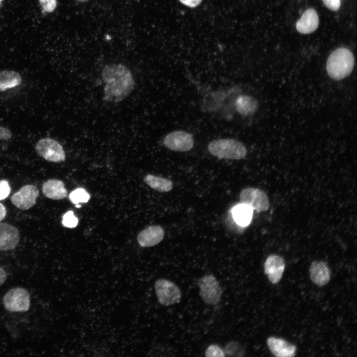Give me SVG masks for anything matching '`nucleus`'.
<instances>
[{
  "label": "nucleus",
  "instance_id": "obj_1",
  "mask_svg": "<svg viewBox=\"0 0 357 357\" xmlns=\"http://www.w3.org/2000/svg\"><path fill=\"white\" fill-rule=\"evenodd\" d=\"M105 83L104 100L119 102L127 97L134 89L135 82L129 69L121 64L106 65L102 72Z\"/></svg>",
  "mask_w": 357,
  "mask_h": 357
},
{
  "label": "nucleus",
  "instance_id": "obj_2",
  "mask_svg": "<svg viewBox=\"0 0 357 357\" xmlns=\"http://www.w3.org/2000/svg\"><path fill=\"white\" fill-rule=\"evenodd\" d=\"M354 63V57L350 51L338 48L328 57L326 64L328 74L333 79H342L352 72Z\"/></svg>",
  "mask_w": 357,
  "mask_h": 357
},
{
  "label": "nucleus",
  "instance_id": "obj_3",
  "mask_svg": "<svg viewBox=\"0 0 357 357\" xmlns=\"http://www.w3.org/2000/svg\"><path fill=\"white\" fill-rule=\"evenodd\" d=\"M209 152L221 159L240 160L247 154V150L241 142L226 138L213 140L208 145Z\"/></svg>",
  "mask_w": 357,
  "mask_h": 357
},
{
  "label": "nucleus",
  "instance_id": "obj_4",
  "mask_svg": "<svg viewBox=\"0 0 357 357\" xmlns=\"http://www.w3.org/2000/svg\"><path fill=\"white\" fill-rule=\"evenodd\" d=\"M5 309L10 312H26L30 306L29 292L21 287H15L8 291L2 299Z\"/></svg>",
  "mask_w": 357,
  "mask_h": 357
},
{
  "label": "nucleus",
  "instance_id": "obj_5",
  "mask_svg": "<svg viewBox=\"0 0 357 357\" xmlns=\"http://www.w3.org/2000/svg\"><path fill=\"white\" fill-rule=\"evenodd\" d=\"M35 148L37 153L47 161L59 163L65 161V154L62 146L54 139L42 138L38 141Z\"/></svg>",
  "mask_w": 357,
  "mask_h": 357
},
{
  "label": "nucleus",
  "instance_id": "obj_6",
  "mask_svg": "<svg viewBox=\"0 0 357 357\" xmlns=\"http://www.w3.org/2000/svg\"><path fill=\"white\" fill-rule=\"evenodd\" d=\"M154 287L158 299L161 304L169 306L179 302L181 293L174 283L159 279L156 281Z\"/></svg>",
  "mask_w": 357,
  "mask_h": 357
},
{
  "label": "nucleus",
  "instance_id": "obj_7",
  "mask_svg": "<svg viewBox=\"0 0 357 357\" xmlns=\"http://www.w3.org/2000/svg\"><path fill=\"white\" fill-rule=\"evenodd\" d=\"M200 295L207 304H217L222 294V288L216 278L212 274L206 275L199 279Z\"/></svg>",
  "mask_w": 357,
  "mask_h": 357
},
{
  "label": "nucleus",
  "instance_id": "obj_8",
  "mask_svg": "<svg viewBox=\"0 0 357 357\" xmlns=\"http://www.w3.org/2000/svg\"><path fill=\"white\" fill-rule=\"evenodd\" d=\"M242 203L251 207L258 212L267 211L269 207V201L266 193L262 190L252 187L243 189L239 194Z\"/></svg>",
  "mask_w": 357,
  "mask_h": 357
},
{
  "label": "nucleus",
  "instance_id": "obj_9",
  "mask_svg": "<svg viewBox=\"0 0 357 357\" xmlns=\"http://www.w3.org/2000/svg\"><path fill=\"white\" fill-rule=\"evenodd\" d=\"M164 145L170 150L184 152L190 150L194 145L192 135L184 131H176L167 134L163 141Z\"/></svg>",
  "mask_w": 357,
  "mask_h": 357
},
{
  "label": "nucleus",
  "instance_id": "obj_10",
  "mask_svg": "<svg viewBox=\"0 0 357 357\" xmlns=\"http://www.w3.org/2000/svg\"><path fill=\"white\" fill-rule=\"evenodd\" d=\"M39 196L37 187L32 184H27L22 187L18 191L14 193L10 200L13 205L17 208L26 210L31 208L36 203Z\"/></svg>",
  "mask_w": 357,
  "mask_h": 357
},
{
  "label": "nucleus",
  "instance_id": "obj_11",
  "mask_svg": "<svg viewBox=\"0 0 357 357\" xmlns=\"http://www.w3.org/2000/svg\"><path fill=\"white\" fill-rule=\"evenodd\" d=\"M20 240L19 233L14 226L0 222V250H7L14 248Z\"/></svg>",
  "mask_w": 357,
  "mask_h": 357
},
{
  "label": "nucleus",
  "instance_id": "obj_12",
  "mask_svg": "<svg viewBox=\"0 0 357 357\" xmlns=\"http://www.w3.org/2000/svg\"><path fill=\"white\" fill-rule=\"evenodd\" d=\"M285 266L284 260L281 256L272 254L267 257L264 263V272L272 284H276L281 280Z\"/></svg>",
  "mask_w": 357,
  "mask_h": 357
},
{
  "label": "nucleus",
  "instance_id": "obj_13",
  "mask_svg": "<svg viewBox=\"0 0 357 357\" xmlns=\"http://www.w3.org/2000/svg\"><path fill=\"white\" fill-rule=\"evenodd\" d=\"M164 231L160 226H151L141 231L137 236V241L142 247L154 246L163 239Z\"/></svg>",
  "mask_w": 357,
  "mask_h": 357
},
{
  "label": "nucleus",
  "instance_id": "obj_14",
  "mask_svg": "<svg viewBox=\"0 0 357 357\" xmlns=\"http://www.w3.org/2000/svg\"><path fill=\"white\" fill-rule=\"evenodd\" d=\"M267 343L271 353L276 357H291L295 356L296 347L282 339L269 337Z\"/></svg>",
  "mask_w": 357,
  "mask_h": 357
},
{
  "label": "nucleus",
  "instance_id": "obj_15",
  "mask_svg": "<svg viewBox=\"0 0 357 357\" xmlns=\"http://www.w3.org/2000/svg\"><path fill=\"white\" fill-rule=\"evenodd\" d=\"M318 24L319 18L316 11L308 8L297 21L296 28L301 34H309L316 30Z\"/></svg>",
  "mask_w": 357,
  "mask_h": 357
},
{
  "label": "nucleus",
  "instance_id": "obj_16",
  "mask_svg": "<svg viewBox=\"0 0 357 357\" xmlns=\"http://www.w3.org/2000/svg\"><path fill=\"white\" fill-rule=\"evenodd\" d=\"M310 277L315 284L322 286L327 284L330 279V271L326 263L314 261L310 267Z\"/></svg>",
  "mask_w": 357,
  "mask_h": 357
},
{
  "label": "nucleus",
  "instance_id": "obj_17",
  "mask_svg": "<svg viewBox=\"0 0 357 357\" xmlns=\"http://www.w3.org/2000/svg\"><path fill=\"white\" fill-rule=\"evenodd\" d=\"M42 189L47 197L53 200L62 199L67 196L64 183L60 180L49 179L43 184Z\"/></svg>",
  "mask_w": 357,
  "mask_h": 357
},
{
  "label": "nucleus",
  "instance_id": "obj_18",
  "mask_svg": "<svg viewBox=\"0 0 357 357\" xmlns=\"http://www.w3.org/2000/svg\"><path fill=\"white\" fill-rule=\"evenodd\" d=\"M235 106L237 111L243 116L252 115L258 109L257 101L248 95H241L236 100Z\"/></svg>",
  "mask_w": 357,
  "mask_h": 357
},
{
  "label": "nucleus",
  "instance_id": "obj_19",
  "mask_svg": "<svg viewBox=\"0 0 357 357\" xmlns=\"http://www.w3.org/2000/svg\"><path fill=\"white\" fill-rule=\"evenodd\" d=\"M253 209L249 206L240 203L232 209V215L235 222L239 226L244 227L250 223Z\"/></svg>",
  "mask_w": 357,
  "mask_h": 357
},
{
  "label": "nucleus",
  "instance_id": "obj_20",
  "mask_svg": "<svg viewBox=\"0 0 357 357\" xmlns=\"http://www.w3.org/2000/svg\"><path fill=\"white\" fill-rule=\"evenodd\" d=\"M21 82L20 75L15 71L5 70L0 72V91L19 86Z\"/></svg>",
  "mask_w": 357,
  "mask_h": 357
},
{
  "label": "nucleus",
  "instance_id": "obj_21",
  "mask_svg": "<svg viewBox=\"0 0 357 357\" xmlns=\"http://www.w3.org/2000/svg\"><path fill=\"white\" fill-rule=\"evenodd\" d=\"M143 180L151 188L161 192L170 191L173 187L171 180L150 174L147 175Z\"/></svg>",
  "mask_w": 357,
  "mask_h": 357
},
{
  "label": "nucleus",
  "instance_id": "obj_22",
  "mask_svg": "<svg viewBox=\"0 0 357 357\" xmlns=\"http://www.w3.org/2000/svg\"><path fill=\"white\" fill-rule=\"evenodd\" d=\"M69 197L73 203L78 204L88 202L90 196L84 189L78 188L70 193Z\"/></svg>",
  "mask_w": 357,
  "mask_h": 357
},
{
  "label": "nucleus",
  "instance_id": "obj_23",
  "mask_svg": "<svg viewBox=\"0 0 357 357\" xmlns=\"http://www.w3.org/2000/svg\"><path fill=\"white\" fill-rule=\"evenodd\" d=\"M224 352L225 356L226 355L227 356L242 357L244 351L239 343L232 341L226 346Z\"/></svg>",
  "mask_w": 357,
  "mask_h": 357
},
{
  "label": "nucleus",
  "instance_id": "obj_24",
  "mask_svg": "<svg viewBox=\"0 0 357 357\" xmlns=\"http://www.w3.org/2000/svg\"><path fill=\"white\" fill-rule=\"evenodd\" d=\"M78 223V219L71 211L66 212L63 216L62 223L64 227L73 228L77 226Z\"/></svg>",
  "mask_w": 357,
  "mask_h": 357
},
{
  "label": "nucleus",
  "instance_id": "obj_25",
  "mask_svg": "<svg viewBox=\"0 0 357 357\" xmlns=\"http://www.w3.org/2000/svg\"><path fill=\"white\" fill-rule=\"evenodd\" d=\"M205 356L207 357H224V351L217 345L210 346L205 352Z\"/></svg>",
  "mask_w": 357,
  "mask_h": 357
},
{
  "label": "nucleus",
  "instance_id": "obj_26",
  "mask_svg": "<svg viewBox=\"0 0 357 357\" xmlns=\"http://www.w3.org/2000/svg\"><path fill=\"white\" fill-rule=\"evenodd\" d=\"M11 188L6 180H0V200L6 198L10 192Z\"/></svg>",
  "mask_w": 357,
  "mask_h": 357
},
{
  "label": "nucleus",
  "instance_id": "obj_27",
  "mask_svg": "<svg viewBox=\"0 0 357 357\" xmlns=\"http://www.w3.org/2000/svg\"><path fill=\"white\" fill-rule=\"evenodd\" d=\"M43 9L46 12H51L57 7L56 0H39Z\"/></svg>",
  "mask_w": 357,
  "mask_h": 357
},
{
  "label": "nucleus",
  "instance_id": "obj_28",
  "mask_svg": "<svg viewBox=\"0 0 357 357\" xmlns=\"http://www.w3.org/2000/svg\"><path fill=\"white\" fill-rule=\"evenodd\" d=\"M322 1L325 6L332 10L337 11L340 7V0H322Z\"/></svg>",
  "mask_w": 357,
  "mask_h": 357
},
{
  "label": "nucleus",
  "instance_id": "obj_29",
  "mask_svg": "<svg viewBox=\"0 0 357 357\" xmlns=\"http://www.w3.org/2000/svg\"><path fill=\"white\" fill-rule=\"evenodd\" d=\"M202 0H179L183 4L191 8L198 6Z\"/></svg>",
  "mask_w": 357,
  "mask_h": 357
},
{
  "label": "nucleus",
  "instance_id": "obj_30",
  "mask_svg": "<svg viewBox=\"0 0 357 357\" xmlns=\"http://www.w3.org/2000/svg\"><path fill=\"white\" fill-rule=\"evenodd\" d=\"M12 134L9 130L2 126H0V139L7 140L10 139Z\"/></svg>",
  "mask_w": 357,
  "mask_h": 357
},
{
  "label": "nucleus",
  "instance_id": "obj_31",
  "mask_svg": "<svg viewBox=\"0 0 357 357\" xmlns=\"http://www.w3.org/2000/svg\"><path fill=\"white\" fill-rule=\"evenodd\" d=\"M7 278V275L3 269L0 267V286L2 285Z\"/></svg>",
  "mask_w": 357,
  "mask_h": 357
},
{
  "label": "nucleus",
  "instance_id": "obj_32",
  "mask_svg": "<svg viewBox=\"0 0 357 357\" xmlns=\"http://www.w3.org/2000/svg\"><path fill=\"white\" fill-rule=\"evenodd\" d=\"M5 215V208L1 203H0V222L4 218Z\"/></svg>",
  "mask_w": 357,
  "mask_h": 357
},
{
  "label": "nucleus",
  "instance_id": "obj_33",
  "mask_svg": "<svg viewBox=\"0 0 357 357\" xmlns=\"http://www.w3.org/2000/svg\"><path fill=\"white\" fill-rule=\"evenodd\" d=\"M77 1L80 2H84L88 1L89 0H75Z\"/></svg>",
  "mask_w": 357,
  "mask_h": 357
},
{
  "label": "nucleus",
  "instance_id": "obj_34",
  "mask_svg": "<svg viewBox=\"0 0 357 357\" xmlns=\"http://www.w3.org/2000/svg\"><path fill=\"white\" fill-rule=\"evenodd\" d=\"M1 0H0V1H1Z\"/></svg>",
  "mask_w": 357,
  "mask_h": 357
}]
</instances>
